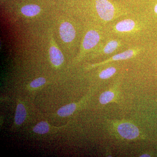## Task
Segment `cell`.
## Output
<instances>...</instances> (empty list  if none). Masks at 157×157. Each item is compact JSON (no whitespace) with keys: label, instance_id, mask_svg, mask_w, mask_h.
I'll list each match as a JSON object with an SVG mask.
<instances>
[{"label":"cell","instance_id":"cell-1","mask_svg":"<svg viewBox=\"0 0 157 157\" xmlns=\"http://www.w3.org/2000/svg\"><path fill=\"white\" fill-rule=\"evenodd\" d=\"M113 132L118 137L124 140H132L140 137V130L137 126L131 122L125 121H111Z\"/></svg>","mask_w":157,"mask_h":157},{"label":"cell","instance_id":"cell-2","mask_svg":"<svg viewBox=\"0 0 157 157\" xmlns=\"http://www.w3.org/2000/svg\"><path fill=\"white\" fill-rule=\"evenodd\" d=\"M95 3L96 10L102 20L110 21L116 16L115 6L108 0H96Z\"/></svg>","mask_w":157,"mask_h":157},{"label":"cell","instance_id":"cell-3","mask_svg":"<svg viewBox=\"0 0 157 157\" xmlns=\"http://www.w3.org/2000/svg\"><path fill=\"white\" fill-rule=\"evenodd\" d=\"M61 38L64 42L68 43L72 42L76 36V31L73 25L70 22H63L59 28Z\"/></svg>","mask_w":157,"mask_h":157},{"label":"cell","instance_id":"cell-4","mask_svg":"<svg viewBox=\"0 0 157 157\" xmlns=\"http://www.w3.org/2000/svg\"><path fill=\"white\" fill-rule=\"evenodd\" d=\"M100 40V35L97 31H88L83 39L82 47L84 50H90L97 45Z\"/></svg>","mask_w":157,"mask_h":157},{"label":"cell","instance_id":"cell-5","mask_svg":"<svg viewBox=\"0 0 157 157\" xmlns=\"http://www.w3.org/2000/svg\"><path fill=\"white\" fill-rule=\"evenodd\" d=\"M137 52L138 51L135 50V49H129V50L121 52V53L115 55L111 57L110 58L106 60L104 62L92 65L91 67H98V66L105 64H107V63L113 61L126 60L128 59L132 58L136 55V54L137 53Z\"/></svg>","mask_w":157,"mask_h":157},{"label":"cell","instance_id":"cell-6","mask_svg":"<svg viewBox=\"0 0 157 157\" xmlns=\"http://www.w3.org/2000/svg\"><path fill=\"white\" fill-rule=\"evenodd\" d=\"M117 86H115L102 93L99 98L101 104L105 105L115 101L117 98Z\"/></svg>","mask_w":157,"mask_h":157},{"label":"cell","instance_id":"cell-7","mask_svg":"<svg viewBox=\"0 0 157 157\" xmlns=\"http://www.w3.org/2000/svg\"><path fill=\"white\" fill-rule=\"evenodd\" d=\"M136 23L133 20L127 19L121 21L115 25L116 30L120 33H129L135 29Z\"/></svg>","mask_w":157,"mask_h":157},{"label":"cell","instance_id":"cell-8","mask_svg":"<svg viewBox=\"0 0 157 157\" xmlns=\"http://www.w3.org/2000/svg\"><path fill=\"white\" fill-rule=\"evenodd\" d=\"M49 56L51 62L56 67L60 66L64 60V56L61 51L56 46H52L49 48Z\"/></svg>","mask_w":157,"mask_h":157},{"label":"cell","instance_id":"cell-9","mask_svg":"<svg viewBox=\"0 0 157 157\" xmlns=\"http://www.w3.org/2000/svg\"><path fill=\"white\" fill-rule=\"evenodd\" d=\"M27 113L23 104H18L16 108L14 121L16 124L20 125L25 121Z\"/></svg>","mask_w":157,"mask_h":157},{"label":"cell","instance_id":"cell-10","mask_svg":"<svg viewBox=\"0 0 157 157\" xmlns=\"http://www.w3.org/2000/svg\"><path fill=\"white\" fill-rule=\"evenodd\" d=\"M41 8L36 5H28L23 6L21 9L23 14L28 17H33L40 13Z\"/></svg>","mask_w":157,"mask_h":157},{"label":"cell","instance_id":"cell-11","mask_svg":"<svg viewBox=\"0 0 157 157\" xmlns=\"http://www.w3.org/2000/svg\"><path fill=\"white\" fill-rule=\"evenodd\" d=\"M77 105L76 104L73 103L65 105L62 107L58 110L57 114L61 117H66L73 114L76 110Z\"/></svg>","mask_w":157,"mask_h":157},{"label":"cell","instance_id":"cell-12","mask_svg":"<svg viewBox=\"0 0 157 157\" xmlns=\"http://www.w3.org/2000/svg\"><path fill=\"white\" fill-rule=\"evenodd\" d=\"M120 43L117 40H111L107 42L102 50V53L104 54H110L116 50L119 47Z\"/></svg>","mask_w":157,"mask_h":157},{"label":"cell","instance_id":"cell-13","mask_svg":"<svg viewBox=\"0 0 157 157\" xmlns=\"http://www.w3.org/2000/svg\"><path fill=\"white\" fill-rule=\"evenodd\" d=\"M49 131L48 124L46 122L41 121L35 126L33 129V131L37 134L44 135L48 133Z\"/></svg>","mask_w":157,"mask_h":157},{"label":"cell","instance_id":"cell-14","mask_svg":"<svg viewBox=\"0 0 157 157\" xmlns=\"http://www.w3.org/2000/svg\"><path fill=\"white\" fill-rule=\"evenodd\" d=\"M116 72L117 70L115 67H109L101 71L99 74V77L101 79H108L113 76Z\"/></svg>","mask_w":157,"mask_h":157},{"label":"cell","instance_id":"cell-15","mask_svg":"<svg viewBox=\"0 0 157 157\" xmlns=\"http://www.w3.org/2000/svg\"><path fill=\"white\" fill-rule=\"evenodd\" d=\"M46 82V80L43 77H39L36 78L30 84L31 87L33 88H37L42 86Z\"/></svg>","mask_w":157,"mask_h":157},{"label":"cell","instance_id":"cell-16","mask_svg":"<svg viewBox=\"0 0 157 157\" xmlns=\"http://www.w3.org/2000/svg\"><path fill=\"white\" fill-rule=\"evenodd\" d=\"M140 157H151V156L147 154H144L141 155L140 156Z\"/></svg>","mask_w":157,"mask_h":157},{"label":"cell","instance_id":"cell-17","mask_svg":"<svg viewBox=\"0 0 157 157\" xmlns=\"http://www.w3.org/2000/svg\"><path fill=\"white\" fill-rule=\"evenodd\" d=\"M154 11L155 13L157 14V4L155 5V6L154 8Z\"/></svg>","mask_w":157,"mask_h":157}]
</instances>
